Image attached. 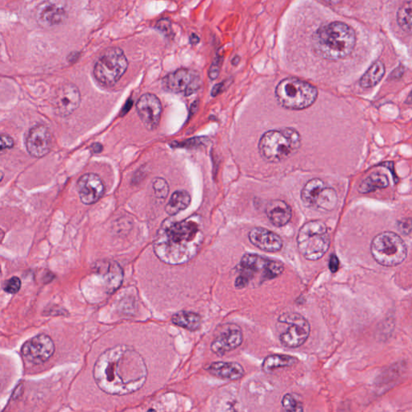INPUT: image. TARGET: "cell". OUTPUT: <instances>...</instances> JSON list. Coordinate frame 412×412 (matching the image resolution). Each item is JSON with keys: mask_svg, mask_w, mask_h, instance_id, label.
<instances>
[{"mask_svg": "<svg viewBox=\"0 0 412 412\" xmlns=\"http://www.w3.org/2000/svg\"><path fill=\"white\" fill-rule=\"evenodd\" d=\"M129 68V61L120 48L107 50L98 59L94 67V78L105 87H113L121 79Z\"/></svg>", "mask_w": 412, "mask_h": 412, "instance_id": "obj_10", "label": "cell"}, {"mask_svg": "<svg viewBox=\"0 0 412 412\" xmlns=\"http://www.w3.org/2000/svg\"><path fill=\"white\" fill-rule=\"evenodd\" d=\"M248 237L250 243L263 252H278L283 248L281 237L263 227H254L249 232Z\"/></svg>", "mask_w": 412, "mask_h": 412, "instance_id": "obj_20", "label": "cell"}, {"mask_svg": "<svg viewBox=\"0 0 412 412\" xmlns=\"http://www.w3.org/2000/svg\"><path fill=\"white\" fill-rule=\"evenodd\" d=\"M243 343V331L239 325L226 324L221 326L210 345L211 351L219 357L238 349Z\"/></svg>", "mask_w": 412, "mask_h": 412, "instance_id": "obj_14", "label": "cell"}, {"mask_svg": "<svg viewBox=\"0 0 412 412\" xmlns=\"http://www.w3.org/2000/svg\"><path fill=\"white\" fill-rule=\"evenodd\" d=\"M21 288V279L17 277H14L8 279L6 283H4L3 290L9 293V294H16V293L20 291Z\"/></svg>", "mask_w": 412, "mask_h": 412, "instance_id": "obj_33", "label": "cell"}, {"mask_svg": "<svg viewBox=\"0 0 412 412\" xmlns=\"http://www.w3.org/2000/svg\"><path fill=\"white\" fill-rule=\"evenodd\" d=\"M298 362L299 360L290 355L272 354L264 358L262 369L265 373L270 375L277 369L294 367Z\"/></svg>", "mask_w": 412, "mask_h": 412, "instance_id": "obj_23", "label": "cell"}, {"mask_svg": "<svg viewBox=\"0 0 412 412\" xmlns=\"http://www.w3.org/2000/svg\"><path fill=\"white\" fill-rule=\"evenodd\" d=\"M77 186L80 201L85 205H92L100 200L106 189L102 178L94 173H87L80 177Z\"/></svg>", "mask_w": 412, "mask_h": 412, "instance_id": "obj_19", "label": "cell"}, {"mask_svg": "<svg viewBox=\"0 0 412 412\" xmlns=\"http://www.w3.org/2000/svg\"><path fill=\"white\" fill-rule=\"evenodd\" d=\"M14 147V140L12 137L7 135L1 136V151L6 149H10Z\"/></svg>", "mask_w": 412, "mask_h": 412, "instance_id": "obj_37", "label": "cell"}, {"mask_svg": "<svg viewBox=\"0 0 412 412\" xmlns=\"http://www.w3.org/2000/svg\"><path fill=\"white\" fill-rule=\"evenodd\" d=\"M68 19L65 0H46L37 8L36 20L41 27L53 28L63 25Z\"/></svg>", "mask_w": 412, "mask_h": 412, "instance_id": "obj_13", "label": "cell"}, {"mask_svg": "<svg viewBox=\"0 0 412 412\" xmlns=\"http://www.w3.org/2000/svg\"><path fill=\"white\" fill-rule=\"evenodd\" d=\"M55 352V344L50 336L39 334L23 344V358L33 365H41L50 360Z\"/></svg>", "mask_w": 412, "mask_h": 412, "instance_id": "obj_12", "label": "cell"}, {"mask_svg": "<svg viewBox=\"0 0 412 412\" xmlns=\"http://www.w3.org/2000/svg\"><path fill=\"white\" fill-rule=\"evenodd\" d=\"M137 112L147 129L154 130L158 127L162 105L158 96L153 94L142 96L136 104Z\"/></svg>", "mask_w": 412, "mask_h": 412, "instance_id": "obj_18", "label": "cell"}, {"mask_svg": "<svg viewBox=\"0 0 412 412\" xmlns=\"http://www.w3.org/2000/svg\"><path fill=\"white\" fill-rule=\"evenodd\" d=\"M386 72L385 65L381 61H377L364 74L360 85L363 88H371L376 87L380 82Z\"/></svg>", "mask_w": 412, "mask_h": 412, "instance_id": "obj_26", "label": "cell"}, {"mask_svg": "<svg viewBox=\"0 0 412 412\" xmlns=\"http://www.w3.org/2000/svg\"><path fill=\"white\" fill-rule=\"evenodd\" d=\"M153 186L156 197L165 199L169 195V186L168 182L164 179L161 177L155 178Z\"/></svg>", "mask_w": 412, "mask_h": 412, "instance_id": "obj_32", "label": "cell"}, {"mask_svg": "<svg viewBox=\"0 0 412 412\" xmlns=\"http://www.w3.org/2000/svg\"><path fill=\"white\" fill-rule=\"evenodd\" d=\"M80 93L74 84H65L54 94L52 104L58 116L66 117L74 113L79 107Z\"/></svg>", "mask_w": 412, "mask_h": 412, "instance_id": "obj_16", "label": "cell"}, {"mask_svg": "<svg viewBox=\"0 0 412 412\" xmlns=\"http://www.w3.org/2000/svg\"><path fill=\"white\" fill-rule=\"evenodd\" d=\"M389 186V180L385 174L381 173H372L360 184L358 191L361 193H369L377 189L385 188Z\"/></svg>", "mask_w": 412, "mask_h": 412, "instance_id": "obj_28", "label": "cell"}, {"mask_svg": "<svg viewBox=\"0 0 412 412\" xmlns=\"http://www.w3.org/2000/svg\"><path fill=\"white\" fill-rule=\"evenodd\" d=\"M25 144L28 153L33 158H44L52 149L53 135L48 127L37 125L28 131Z\"/></svg>", "mask_w": 412, "mask_h": 412, "instance_id": "obj_17", "label": "cell"}, {"mask_svg": "<svg viewBox=\"0 0 412 412\" xmlns=\"http://www.w3.org/2000/svg\"><path fill=\"white\" fill-rule=\"evenodd\" d=\"M406 103H409V104L412 103V92L411 93V94L409 96V98H407V99H406Z\"/></svg>", "mask_w": 412, "mask_h": 412, "instance_id": "obj_44", "label": "cell"}, {"mask_svg": "<svg viewBox=\"0 0 412 412\" xmlns=\"http://www.w3.org/2000/svg\"><path fill=\"white\" fill-rule=\"evenodd\" d=\"M91 151L94 153H99L102 151V146L100 144H94L91 146Z\"/></svg>", "mask_w": 412, "mask_h": 412, "instance_id": "obj_40", "label": "cell"}, {"mask_svg": "<svg viewBox=\"0 0 412 412\" xmlns=\"http://www.w3.org/2000/svg\"><path fill=\"white\" fill-rule=\"evenodd\" d=\"M301 145V135L297 131L283 129L264 133L259 140V151L268 162L279 163L295 155Z\"/></svg>", "mask_w": 412, "mask_h": 412, "instance_id": "obj_4", "label": "cell"}, {"mask_svg": "<svg viewBox=\"0 0 412 412\" xmlns=\"http://www.w3.org/2000/svg\"><path fill=\"white\" fill-rule=\"evenodd\" d=\"M281 404L283 409L286 411H304V406L298 400L294 395L286 394L283 397Z\"/></svg>", "mask_w": 412, "mask_h": 412, "instance_id": "obj_31", "label": "cell"}, {"mask_svg": "<svg viewBox=\"0 0 412 412\" xmlns=\"http://www.w3.org/2000/svg\"><path fill=\"white\" fill-rule=\"evenodd\" d=\"M356 45L353 28L343 22H332L318 28L312 36V47L321 58L338 61L352 53Z\"/></svg>", "mask_w": 412, "mask_h": 412, "instance_id": "obj_3", "label": "cell"}, {"mask_svg": "<svg viewBox=\"0 0 412 412\" xmlns=\"http://www.w3.org/2000/svg\"><path fill=\"white\" fill-rule=\"evenodd\" d=\"M371 252L378 263L384 267H396L404 263L407 248L400 235L393 232H383L373 238Z\"/></svg>", "mask_w": 412, "mask_h": 412, "instance_id": "obj_8", "label": "cell"}, {"mask_svg": "<svg viewBox=\"0 0 412 412\" xmlns=\"http://www.w3.org/2000/svg\"><path fill=\"white\" fill-rule=\"evenodd\" d=\"M325 183L321 179L315 178L310 180L301 191V200L307 207H312L314 199L322 188L325 187Z\"/></svg>", "mask_w": 412, "mask_h": 412, "instance_id": "obj_29", "label": "cell"}, {"mask_svg": "<svg viewBox=\"0 0 412 412\" xmlns=\"http://www.w3.org/2000/svg\"><path fill=\"white\" fill-rule=\"evenodd\" d=\"M148 375L144 358L126 345L107 349L98 357L93 369L99 389L112 395H126L139 391Z\"/></svg>", "mask_w": 412, "mask_h": 412, "instance_id": "obj_1", "label": "cell"}, {"mask_svg": "<svg viewBox=\"0 0 412 412\" xmlns=\"http://www.w3.org/2000/svg\"><path fill=\"white\" fill-rule=\"evenodd\" d=\"M206 371L213 376L230 381H238L245 376L243 367L236 362H212Z\"/></svg>", "mask_w": 412, "mask_h": 412, "instance_id": "obj_21", "label": "cell"}, {"mask_svg": "<svg viewBox=\"0 0 412 412\" xmlns=\"http://www.w3.org/2000/svg\"><path fill=\"white\" fill-rule=\"evenodd\" d=\"M239 276L235 281L237 290L248 287L258 276L261 283L281 276L284 271V265L257 254H246L239 265Z\"/></svg>", "mask_w": 412, "mask_h": 412, "instance_id": "obj_5", "label": "cell"}, {"mask_svg": "<svg viewBox=\"0 0 412 412\" xmlns=\"http://www.w3.org/2000/svg\"><path fill=\"white\" fill-rule=\"evenodd\" d=\"M189 41H191L192 45H197L199 43V41H200V38H199L197 35L193 33V34L191 36V38H189Z\"/></svg>", "mask_w": 412, "mask_h": 412, "instance_id": "obj_41", "label": "cell"}, {"mask_svg": "<svg viewBox=\"0 0 412 412\" xmlns=\"http://www.w3.org/2000/svg\"><path fill=\"white\" fill-rule=\"evenodd\" d=\"M202 79L196 71L180 69L169 74L163 80L166 91L175 94L183 93L188 96L197 92L202 87Z\"/></svg>", "mask_w": 412, "mask_h": 412, "instance_id": "obj_11", "label": "cell"}, {"mask_svg": "<svg viewBox=\"0 0 412 412\" xmlns=\"http://www.w3.org/2000/svg\"><path fill=\"white\" fill-rule=\"evenodd\" d=\"M297 248L302 257L317 261L328 252L330 237L323 221H310L301 227L297 235Z\"/></svg>", "mask_w": 412, "mask_h": 412, "instance_id": "obj_7", "label": "cell"}, {"mask_svg": "<svg viewBox=\"0 0 412 412\" xmlns=\"http://www.w3.org/2000/svg\"><path fill=\"white\" fill-rule=\"evenodd\" d=\"M156 28H158L161 32L165 33L167 36H170L173 33L171 23L169 20L160 21L156 25Z\"/></svg>", "mask_w": 412, "mask_h": 412, "instance_id": "obj_36", "label": "cell"}, {"mask_svg": "<svg viewBox=\"0 0 412 412\" xmlns=\"http://www.w3.org/2000/svg\"><path fill=\"white\" fill-rule=\"evenodd\" d=\"M398 228L404 235H409L412 230V221L410 219H404L398 222Z\"/></svg>", "mask_w": 412, "mask_h": 412, "instance_id": "obj_35", "label": "cell"}, {"mask_svg": "<svg viewBox=\"0 0 412 412\" xmlns=\"http://www.w3.org/2000/svg\"><path fill=\"white\" fill-rule=\"evenodd\" d=\"M266 215L272 224L282 227L290 221L292 216V208L282 200L270 202L266 207Z\"/></svg>", "mask_w": 412, "mask_h": 412, "instance_id": "obj_22", "label": "cell"}, {"mask_svg": "<svg viewBox=\"0 0 412 412\" xmlns=\"http://www.w3.org/2000/svg\"><path fill=\"white\" fill-rule=\"evenodd\" d=\"M318 96V91L312 84L296 78L281 80L276 89L279 105L288 110L301 111L309 108Z\"/></svg>", "mask_w": 412, "mask_h": 412, "instance_id": "obj_6", "label": "cell"}, {"mask_svg": "<svg viewBox=\"0 0 412 412\" xmlns=\"http://www.w3.org/2000/svg\"><path fill=\"white\" fill-rule=\"evenodd\" d=\"M323 1L329 4V6H338V4L342 3L343 0H323Z\"/></svg>", "mask_w": 412, "mask_h": 412, "instance_id": "obj_42", "label": "cell"}, {"mask_svg": "<svg viewBox=\"0 0 412 412\" xmlns=\"http://www.w3.org/2000/svg\"><path fill=\"white\" fill-rule=\"evenodd\" d=\"M172 322L175 325L194 332V331L200 329L202 318L201 315L197 312L182 310L177 312L172 316Z\"/></svg>", "mask_w": 412, "mask_h": 412, "instance_id": "obj_24", "label": "cell"}, {"mask_svg": "<svg viewBox=\"0 0 412 412\" xmlns=\"http://www.w3.org/2000/svg\"><path fill=\"white\" fill-rule=\"evenodd\" d=\"M338 193L335 189L325 186L317 193L312 207L325 211H332L337 206Z\"/></svg>", "mask_w": 412, "mask_h": 412, "instance_id": "obj_25", "label": "cell"}, {"mask_svg": "<svg viewBox=\"0 0 412 412\" xmlns=\"http://www.w3.org/2000/svg\"><path fill=\"white\" fill-rule=\"evenodd\" d=\"M397 22L402 30L412 34V1L404 3L399 8Z\"/></svg>", "mask_w": 412, "mask_h": 412, "instance_id": "obj_30", "label": "cell"}, {"mask_svg": "<svg viewBox=\"0 0 412 412\" xmlns=\"http://www.w3.org/2000/svg\"><path fill=\"white\" fill-rule=\"evenodd\" d=\"M222 87H224V84L220 83L219 85H217V86H215L214 89H213L212 96H217V94H219L222 91Z\"/></svg>", "mask_w": 412, "mask_h": 412, "instance_id": "obj_39", "label": "cell"}, {"mask_svg": "<svg viewBox=\"0 0 412 412\" xmlns=\"http://www.w3.org/2000/svg\"><path fill=\"white\" fill-rule=\"evenodd\" d=\"M191 197L186 191H180L175 192L167 204L166 212L169 215L174 216L178 213L184 210L191 205Z\"/></svg>", "mask_w": 412, "mask_h": 412, "instance_id": "obj_27", "label": "cell"}, {"mask_svg": "<svg viewBox=\"0 0 412 412\" xmlns=\"http://www.w3.org/2000/svg\"><path fill=\"white\" fill-rule=\"evenodd\" d=\"M277 328L279 343L283 347L290 349L302 347L311 333L309 321L297 312H285L279 316Z\"/></svg>", "mask_w": 412, "mask_h": 412, "instance_id": "obj_9", "label": "cell"}, {"mask_svg": "<svg viewBox=\"0 0 412 412\" xmlns=\"http://www.w3.org/2000/svg\"><path fill=\"white\" fill-rule=\"evenodd\" d=\"M94 273L91 274L94 281H100L97 284V290L101 288L104 296L111 295L122 281V272L118 263H102L96 265Z\"/></svg>", "mask_w": 412, "mask_h": 412, "instance_id": "obj_15", "label": "cell"}, {"mask_svg": "<svg viewBox=\"0 0 412 412\" xmlns=\"http://www.w3.org/2000/svg\"><path fill=\"white\" fill-rule=\"evenodd\" d=\"M222 63H224V56H217L209 69V77L210 79L215 80L219 77Z\"/></svg>", "mask_w": 412, "mask_h": 412, "instance_id": "obj_34", "label": "cell"}, {"mask_svg": "<svg viewBox=\"0 0 412 412\" xmlns=\"http://www.w3.org/2000/svg\"><path fill=\"white\" fill-rule=\"evenodd\" d=\"M240 61L241 58H239V56H235V58H234L233 60H232V64H233V65H238L240 63Z\"/></svg>", "mask_w": 412, "mask_h": 412, "instance_id": "obj_43", "label": "cell"}, {"mask_svg": "<svg viewBox=\"0 0 412 412\" xmlns=\"http://www.w3.org/2000/svg\"><path fill=\"white\" fill-rule=\"evenodd\" d=\"M340 267V262L337 255L333 254H331L329 263V268L330 272L332 273H336L338 271Z\"/></svg>", "mask_w": 412, "mask_h": 412, "instance_id": "obj_38", "label": "cell"}, {"mask_svg": "<svg viewBox=\"0 0 412 412\" xmlns=\"http://www.w3.org/2000/svg\"><path fill=\"white\" fill-rule=\"evenodd\" d=\"M205 233L200 215L177 221L170 217L160 226L153 243L156 257L164 263L183 265L200 252Z\"/></svg>", "mask_w": 412, "mask_h": 412, "instance_id": "obj_2", "label": "cell"}]
</instances>
